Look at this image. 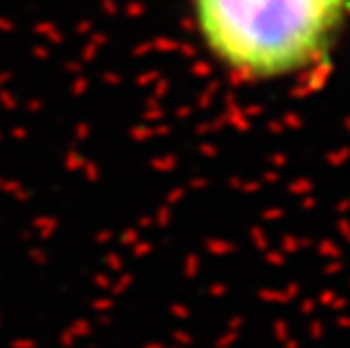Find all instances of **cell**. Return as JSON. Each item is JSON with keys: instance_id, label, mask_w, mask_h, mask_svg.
<instances>
[{"instance_id": "1", "label": "cell", "mask_w": 350, "mask_h": 348, "mask_svg": "<svg viewBox=\"0 0 350 348\" xmlns=\"http://www.w3.org/2000/svg\"><path fill=\"white\" fill-rule=\"evenodd\" d=\"M188 14L219 68L262 81L317 64L344 27L350 0H188Z\"/></svg>"}]
</instances>
